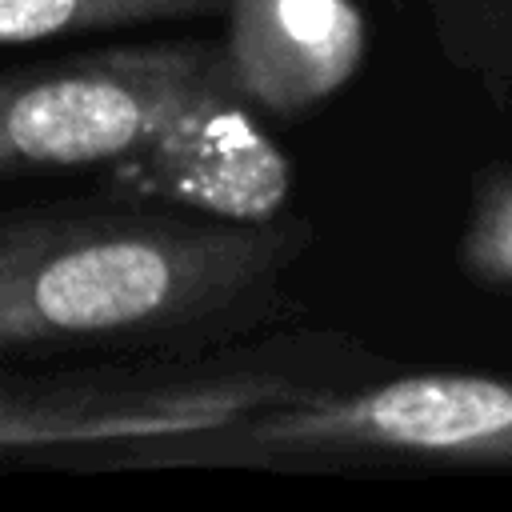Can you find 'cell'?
<instances>
[{"mask_svg": "<svg viewBox=\"0 0 512 512\" xmlns=\"http://www.w3.org/2000/svg\"><path fill=\"white\" fill-rule=\"evenodd\" d=\"M228 0H0V44L172 24L224 12Z\"/></svg>", "mask_w": 512, "mask_h": 512, "instance_id": "7", "label": "cell"}, {"mask_svg": "<svg viewBox=\"0 0 512 512\" xmlns=\"http://www.w3.org/2000/svg\"><path fill=\"white\" fill-rule=\"evenodd\" d=\"M116 184L164 208L264 224L280 220L292 192V160L256 124L228 72L200 88L140 152L112 164Z\"/></svg>", "mask_w": 512, "mask_h": 512, "instance_id": "5", "label": "cell"}, {"mask_svg": "<svg viewBox=\"0 0 512 512\" xmlns=\"http://www.w3.org/2000/svg\"><path fill=\"white\" fill-rule=\"evenodd\" d=\"M292 256L280 220L0 212V356L156 340L256 308Z\"/></svg>", "mask_w": 512, "mask_h": 512, "instance_id": "1", "label": "cell"}, {"mask_svg": "<svg viewBox=\"0 0 512 512\" xmlns=\"http://www.w3.org/2000/svg\"><path fill=\"white\" fill-rule=\"evenodd\" d=\"M224 72L268 116H300L360 68L368 24L352 0H228Z\"/></svg>", "mask_w": 512, "mask_h": 512, "instance_id": "6", "label": "cell"}, {"mask_svg": "<svg viewBox=\"0 0 512 512\" xmlns=\"http://www.w3.org/2000/svg\"><path fill=\"white\" fill-rule=\"evenodd\" d=\"M304 388L260 368L180 376H0V452L176 444L232 428Z\"/></svg>", "mask_w": 512, "mask_h": 512, "instance_id": "4", "label": "cell"}, {"mask_svg": "<svg viewBox=\"0 0 512 512\" xmlns=\"http://www.w3.org/2000/svg\"><path fill=\"white\" fill-rule=\"evenodd\" d=\"M184 460H300V456H512V380L400 376L368 392H300L232 428L176 440Z\"/></svg>", "mask_w": 512, "mask_h": 512, "instance_id": "3", "label": "cell"}, {"mask_svg": "<svg viewBox=\"0 0 512 512\" xmlns=\"http://www.w3.org/2000/svg\"><path fill=\"white\" fill-rule=\"evenodd\" d=\"M464 252L484 276L512 280V184L484 196Z\"/></svg>", "mask_w": 512, "mask_h": 512, "instance_id": "8", "label": "cell"}, {"mask_svg": "<svg viewBox=\"0 0 512 512\" xmlns=\"http://www.w3.org/2000/svg\"><path fill=\"white\" fill-rule=\"evenodd\" d=\"M224 76L216 40L112 44L0 72V176L100 168L140 152Z\"/></svg>", "mask_w": 512, "mask_h": 512, "instance_id": "2", "label": "cell"}]
</instances>
